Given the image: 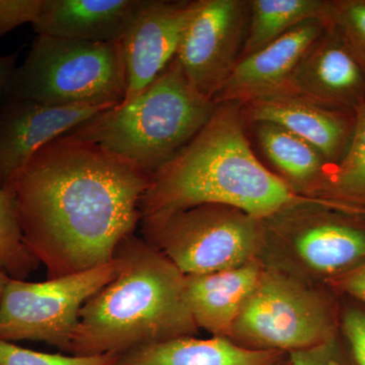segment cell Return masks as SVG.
<instances>
[{"label":"cell","instance_id":"6da1fadb","mask_svg":"<svg viewBox=\"0 0 365 365\" xmlns=\"http://www.w3.org/2000/svg\"><path fill=\"white\" fill-rule=\"evenodd\" d=\"M150 178L96 144L66 135L11 181L24 240L47 278L110 263L140 223Z\"/></svg>","mask_w":365,"mask_h":365},{"label":"cell","instance_id":"7a4b0ae2","mask_svg":"<svg viewBox=\"0 0 365 365\" xmlns=\"http://www.w3.org/2000/svg\"><path fill=\"white\" fill-rule=\"evenodd\" d=\"M242 106L216 104L202 129L150 178L140 201V225L201 204H222L266 220L313 202L299 195L255 155L244 129Z\"/></svg>","mask_w":365,"mask_h":365},{"label":"cell","instance_id":"3957f363","mask_svg":"<svg viewBox=\"0 0 365 365\" xmlns=\"http://www.w3.org/2000/svg\"><path fill=\"white\" fill-rule=\"evenodd\" d=\"M113 260L116 275L83 304L71 355L123 353L198 332L184 275L157 248L132 235Z\"/></svg>","mask_w":365,"mask_h":365},{"label":"cell","instance_id":"277c9868","mask_svg":"<svg viewBox=\"0 0 365 365\" xmlns=\"http://www.w3.org/2000/svg\"><path fill=\"white\" fill-rule=\"evenodd\" d=\"M215 107L192 86L175 58L135 98L67 134L100 146L151 178L197 135Z\"/></svg>","mask_w":365,"mask_h":365},{"label":"cell","instance_id":"5b68a950","mask_svg":"<svg viewBox=\"0 0 365 365\" xmlns=\"http://www.w3.org/2000/svg\"><path fill=\"white\" fill-rule=\"evenodd\" d=\"M126 96L119 43L86 42L38 35L14 69L4 98L54 107L113 108Z\"/></svg>","mask_w":365,"mask_h":365},{"label":"cell","instance_id":"8992f818","mask_svg":"<svg viewBox=\"0 0 365 365\" xmlns=\"http://www.w3.org/2000/svg\"><path fill=\"white\" fill-rule=\"evenodd\" d=\"M263 263L260 280L227 339L250 349L287 354L337 336L335 309L323 290L285 269Z\"/></svg>","mask_w":365,"mask_h":365},{"label":"cell","instance_id":"52a82bcc","mask_svg":"<svg viewBox=\"0 0 365 365\" xmlns=\"http://www.w3.org/2000/svg\"><path fill=\"white\" fill-rule=\"evenodd\" d=\"M365 215L330 201L299 204L264 220L268 261L307 278L332 281L365 263Z\"/></svg>","mask_w":365,"mask_h":365},{"label":"cell","instance_id":"ba28073f","mask_svg":"<svg viewBox=\"0 0 365 365\" xmlns=\"http://www.w3.org/2000/svg\"><path fill=\"white\" fill-rule=\"evenodd\" d=\"M141 232L184 275L239 267L261 258L266 242L263 220L222 204L194 206Z\"/></svg>","mask_w":365,"mask_h":365},{"label":"cell","instance_id":"9c48e42d","mask_svg":"<svg viewBox=\"0 0 365 365\" xmlns=\"http://www.w3.org/2000/svg\"><path fill=\"white\" fill-rule=\"evenodd\" d=\"M115 275L113 260L41 282L9 278L0 299V339L44 342L68 353L83 304Z\"/></svg>","mask_w":365,"mask_h":365},{"label":"cell","instance_id":"30bf717a","mask_svg":"<svg viewBox=\"0 0 365 365\" xmlns=\"http://www.w3.org/2000/svg\"><path fill=\"white\" fill-rule=\"evenodd\" d=\"M249 16L247 0H197L176 59L192 86L209 100H215L241 59Z\"/></svg>","mask_w":365,"mask_h":365},{"label":"cell","instance_id":"8fae6325","mask_svg":"<svg viewBox=\"0 0 365 365\" xmlns=\"http://www.w3.org/2000/svg\"><path fill=\"white\" fill-rule=\"evenodd\" d=\"M196 4L197 0H144L119 43L126 78V96L122 103L135 98L176 58Z\"/></svg>","mask_w":365,"mask_h":365},{"label":"cell","instance_id":"7c38bea8","mask_svg":"<svg viewBox=\"0 0 365 365\" xmlns=\"http://www.w3.org/2000/svg\"><path fill=\"white\" fill-rule=\"evenodd\" d=\"M287 91L355 114L365 105L364 63L328 26L300 60Z\"/></svg>","mask_w":365,"mask_h":365},{"label":"cell","instance_id":"4fadbf2b","mask_svg":"<svg viewBox=\"0 0 365 365\" xmlns=\"http://www.w3.org/2000/svg\"><path fill=\"white\" fill-rule=\"evenodd\" d=\"M111 108L54 107L32 100L0 103V187L46 144L66 135L91 117Z\"/></svg>","mask_w":365,"mask_h":365},{"label":"cell","instance_id":"5bb4252c","mask_svg":"<svg viewBox=\"0 0 365 365\" xmlns=\"http://www.w3.org/2000/svg\"><path fill=\"white\" fill-rule=\"evenodd\" d=\"M327 26L322 21H306L270 44L242 56L213 102L242 105L256 98L284 93L300 60L325 32Z\"/></svg>","mask_w":365,"mask_h":365},{"label":"cell","instance_id":"9a60e30c","mask_svg":"<svg viewBox=\"0 0 365 365\" xmlns=\"http://www.w3.org/2000/svg\"><path fill=\"white\" fill-rule=\"evenodd\" d=\"M253 123L279 125L314 145L331 165L343 158L354 130L355 114L332 109L297 93H279L242 104Z\"/></svg>","mask_w":365,"mask_h":365},{"label":"cell","instance_id":"2e32d148","mask_svg":"<svg viewBox=\"0 0 365 365\" xmlns=\"http://www.w3.org/2000/svg\"><path fill=\"white\" fill-rule=\"evenodd\" d=\"M144 0H44L34 24L38 35L86 42L120 43Z\"/></svg>","mask_w":365,"mask_h":365},{"label":"cell","instance_id":"e0dca14e","mask_svg":"<svg viewBox=\"0 0 365 365\" xmlns=\"http://www.w3.org/2000/svg\"><path fill=\"white\" fill-rule=\"evenodd\" d=\"M261 258L217 272L186 275L190 311L197 327L215 337L227 338L260 280Z\"/></svg>","mask_w":365,"mask_h":365},{"label":"cell","instance_id":"ac0fdd59","mask_svg":"<svg viewBox=\"0 0 365 365\" xmlns=\"http://www.w3.org/2000/svg\"><path fill=\"white\" fill-rule=\"evenodd\" d=\"M285 356L242 347L225 337L184 336L133 348L119 355L115 365H277Z\"/></svg>","mask_w":365,"mask_h":365},{"label":"cell","instance_id":"d6986e66","mask_svg":"<svg viewBox=\"0 0 365 365\" xmlns=\"http://www.w3.org/2000/svg\"><path fill=\"white\" fill-rule=\"evenodd\" d=\"M257 138L278 176L299 195L318 199L332 170L325 157L311 143L279 125L256 123Z\"/></svg>","mask_w":365,"mask_h":365},{"label":"cell","instance_id":"ffe728a7","mask_svg":"<svg viewBox=\"0 0 365 365\" xmlns=\"http://www.w3.org/2000/svg\"><path fill=\"white\" fill-rule=\"evenodd\" d=\"M329 9L328 0H251L242 57L270 44L306 21L318 20L328 25Z\"/></svg>","mask_w":365,"mask_h":365},{"label":"cell","instance_id":"44dd1931","mask_svg":"<svg viewBox=\"0 0 365 365\" xmlns=\"http://www.w3.org/2000/svg\"><path fill=\"white\" fill-rule=\"evenodd\" d=\"M318 199L365 215V105L355 113V125L347 150L334 165Z\"/></svg>","mask_w":365,"mask_h":365},{"label":"cell","instance_id":"7402d4cb","mask_svg":"<svg viewBox=\"0 0 365 365\" xmlns=\"http://www.w3.org/2000/svg\"><path fill=\"white\" fill-rule=\"evenodd\" d=\"M39 265L24 240L13 188L0 187V272L26 280Z\"/></svg>","mask_w":365,"mask_h":365},{"label":"cell","instance_id":"603a6c76","mask_svg":"<svg viewBox=\"0 0 365 365\" xmlns=\"http://www.w3.org/2000/svg\"><path fill=\"white\" fill-rule=\"evenodd\" d=\"M119 355H66L26 349L0 339V365H115Z\"/></svg>","mask_w":365,"mask_h":365},{"label":"cell","instance_id":"cb8c5ba5","mask_svg":"<svg viewBox=\"0 0 365 365\" xmlns=\"http://www.w3.org/2000/svg\"><path fill=\"white\" fill-rule=\"evenodd\" d=\"M328 26L339 34L365 66V0L330 1Z\"/></svg>","mask_w":365,"mask_h":365},{"label":"cell","instance_id":"d4e9b609","mask_svg":"<svg viewBox=\"0 0 365 365\" xmlns=\"http://www.w3.org/2000/svg\"><path fill=\"white\" fill-rule=\"evenodd\" d=\"M288 365H352L337 336L313 347L287 353Z\"/></svg>","mask_w":365,"mask_h":365},{"label":"cell","instance_id":"484cf974","mask_svg":"<svg viewBox=\"0 0 365 365\" xmlns=\"http://www.w3.org/2000/svg\"><path fill=\"white\" fill-rule=\"evenodd\" d=\"M341 329L352 365H365V309L346 307L341 317Z\"/></svg>","mask_w":365,"mask_h":365},{"label":"cell","instance_id":"4316f807","mask_svg":"<svg viewBox=\"0 0 365 365\" xmlns=\"http://www.w3.org/2000/svg\"><path fill=\"white\" fill-rule=\"evenodd\" d=\"M44 0H0V37L21 25L35 24Z\"/></svg>","mask_w":365,"mask_h":365},{"label":"cell","instance_id":"83f0119b","mask_svg":"<svg viewBox=\"0 0 365 365\" xmlns=\"http://www.w3.org/2000/svg\"><path fill=\"white\" fill-rule=\"evenodd\" d=\"M333 282L343 292L365 304V263Z\"/></svg>","mask_w":365,"mask_h":365},{"label":"cell","instance_id":"f1b7e54d","mask_svg":"<svg viewBox=\"0 0 365 365\" xmlns=\"http://www.w3.org/2000/svg\"><path fill=\"white\" fill-rule=\"evenodd\" d=\"M16 59H18V53L6 55V56L0 55V103L4 98L6 86L13 76L14 69L16 68Z\"/></svg>","mask_w":365,"mask_h":365},{"label":"cell","instance_id":"f546056e","mask_svg":"<svg viewBox=\"0 0 365 365\" xmlns=\"http://www.w3.org/2000/svg\"><path fill=\"white\" fill-rule=\"evenodd\" d=\"M9 277L4 272H0V299H1L2 294H4V288H6L7 282H9Z\"/></svg>","mask_w":365,"mask_h":365},{"label":"cell","instance_id":"4dcf8cb0","mask_svg":"<svg viewBox=\"0 0 365 365\" xmlns=\"http://www.w3.org/2000/svg\"><path fill=\"white\" fill-rule=\"evenodd\" d=\"M277 365H288L287 354V356H285V359L283 360H281L279 364H278Z\"/></svg>","mask_w":365,"mask_h":365}]
</instances>
